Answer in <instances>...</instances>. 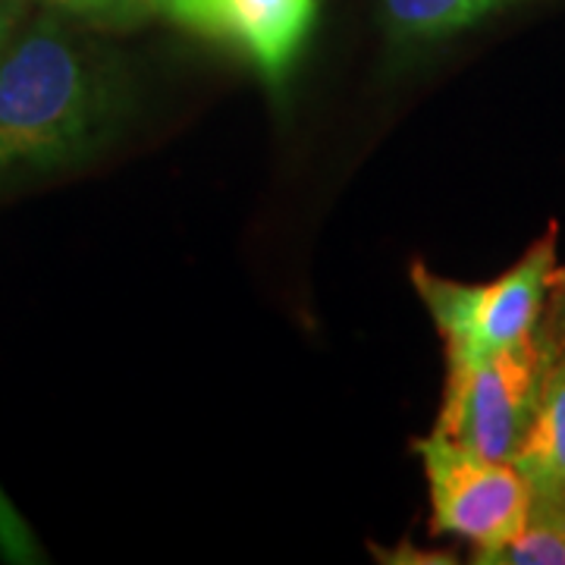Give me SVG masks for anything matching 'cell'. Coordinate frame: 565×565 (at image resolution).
<instances>
[{"mask_svg": "<svg viewBox=\"0 0 565 565\" xmlns=\"http://www.w3.org/2000/svg\"><path fill=\"white\" fill-rule=\"evenodd\" d=\"M515 0H384L386 25L399 39H440Z\"/></svg>", "mask_w": 565, "mask_h": 565, "instance_id": "52a82bcc", "label": "cell"}, {"mask_svg": "<svg viewBox=\"0 0 565 565\" xmlns=\"http://www.w3.org/2000/svg\"><path fill=\"white\" fill-rule=\"evenodd\" d=\"M102 110V82L57 25L44 22L0 54V167L70 158Z\"/></svg>", "mask_w": 565, "mask_h": 565, "instance_id": "6da1fadb", "label": "cell"}, {"mask_svg": "<svg viewBox=\"0 0 565 565\" xmlns=\"http://www.w3.org/2000/svg\"><path fill=\"white\" fill-rule=\"evenodd\" d=\"M315 0H204V32L243 44L270 76L296 54Z\"/></svg>", "mask_w": 565, "mask_h": 565, "instance_id": "5b68a950", "label": "cell"}, {"mask_svg": "<svg viewBox=\"0 0 565 565\" xmlns=\"http://www.w3.org/2000/svg\"><path fill=\"white\" fill-rule=\"evenodd\" d=\"M54 3H61L63 10H70L76 17L102 22L136 20L141 10L148 7V0H54Z\"/></svg>", "mask_w": 565, "mask_h": 565, "instance_id": "30bf717a", "label": "cell"}, {"mask_svg": "<svg viewBox=\"0 0 565 565\" xmlns=\"http://www.w3.org/2000/svg\"><path fill=\"white\" fill-rule=\"evenodd\" d=\"M534 337H537L546 359L565 349V267H556V274L550 280L544 315H541Z\"/></svg>", "mask_w": 565, "mask_h": 565, "instance_id": "9c48e42d", "label": "cell"}, {"mask_svg": "<svg viewBox=\"0 0 565 565\" xmlns=\"http://www.w3.org/2000/svg\"><path fill=\"white\" fill-rule=\"evenodd\" d=\"M531 497L565 500V349L550 355L525 440L512 456Z\"/></svg>", "mask_w": 565, "mask_h": 565, "instance_id": "8992f818", "label": "cell"}, {"mask_svg": "<svg viewBox=\"0 0 565 565\" xmlns=\"http://www.w3.org/2000/svg\"><path fill=\"white\" fill-rule=\"evenodd\" d=\"M148 7L163 10V13H170L173 20H180L185 22V25L202 29L204 32V20H207V13H204V0H148Z\"/></svg>", "mask_w": 565, "mask_h": 565, "instance_id": "8fae6325", "label": "cell"}, {"mask_svg": "<svg viewBox=\"0 0 565 565\" xmlns=\"http://www.w3.org/2000/svg\"><path fill=\"white\" fill-rule=\"evenodd\" d=\"M537 337L478 359H446L437 434L497 462H512L525 440L544 377Z\"/></svg>", "mask_w": 565, "mask_h": 565, "instance_id": "3957f363", "label": "cell"}, {"mask_svg": "<svg viewBox=\"0 0 565 565\" xmlns=\"http://www.w3.org/2000/svg\"><path fill=\"white\" fill-rule=\"evenodd\" d=\"M7 32H10V13L0 7V54H3V44H7Z\"/></svg>", "mask_w": 565, "mask_h": 565, "instance_id": "7c38bea8", "label": "cell"}, {"mask_svg": "<svg viewBox=\"0 0 565 565\" xmlns=\"http://www.w3.org/2000/svg\"><path fill=\"white\" fill-rule=\"evenodd\" d=\"M556 223L531 245L525 258L484 286L446 280L422 262L412 264V282L446 343V359H478L534 337L544 315L550 280L556 274Z\"/></svg>", "mask_w": 565, "mask_h": 565, "instance_id": "7a4b0ae2", "label": "cell"}, {"mask_svg": "<svg viewBox=\"0 0 565 565\" xmlns=\"http://www.w3.org/2000/svg\"><path fill=\"white\" fill-rule=\"evenodd\" d=\"M490 565H565V500L531 497L525 525L490 553Z\"/></svg>", "mask_w": 565, "mask_h": 565, "instance_id": "ba28073f", "label": "cell"}, {"mask_svg": "<svg viewBox=\"0 0 565 565\" xmlns=\"http://www.w3.org/2000/svg\"><path fill=\"white\" fill-rule=\"evenodd\" d=\"M430 487V525L475 546V563L505 546L525 525L531 487L512 462H497L468 446L430 434L415 444Z\"/></svg>", "mask_w": 565, "mask_h": 565, "instance_id": "277c9868", "label": "cell"}]
</instances>
